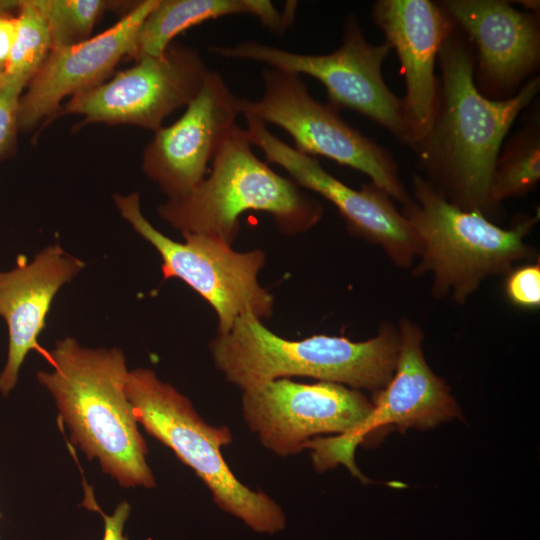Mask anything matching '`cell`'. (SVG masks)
Instances as JSON below:
<instances>
[{"label": "cell", "instance_id": "cell-1", "mask_svg": "<svg viewBox=\"0 0 540 540\" xmlns=\"http://www.w3.org/2000/svg\"><path fill=\"white\" fill-rule=\"evenodd\" d=\"M440 67L433 118L413 147L420 175L447 201L486 217L497 211L490 186L497 156L519 114L535 100L540 78L531 77L506 100L481 95L474 84V51L454 24L437 58Z\"/></svg>", "mask_w": 540, "mask_h": 540}, {"label": "cell", "instance_id": "cell-2", "mask_svg": "<svg viewBox=\"0 0 540 540\" xmlns=\"http://www.w3.org/2000/svg\"><path fill=\"white\" fill-rule=\"evenodd\" d=\"M51 371L38 382L52 395L72 444L122 487H155L145 441L126 394L128 369L119 348L92 349L65 337L45 351Z\"/></svg>", "mask_w": 540, "mask_h": 540}, {"label": "cell", "instance_id": "cell-3", "mask_svg": "<svg viewBox=\"0 0 540 540\" xmlns=\"http://www.w3.org/2000/svg\"><path fill=\"white\" fill-rule=\"evenodd\" d=\"M210 352L225 379L242 391L290 376L379 391L395 373L399 333L395 325L384 324L375 337L360 342L327 335L288 340L245 314L217 334Z\"/></svg>", "mask_w": 540, "mask_h": 540}, {"label": "cell", "instance_id": "cell-4", "mask_svg": "<svg viewBox=\"0 0 540 540\" xmlns=\"http://www.w3.org/2000/svg\"><path fill=\"white\" fill-rule=\"evenodd\" d=\"M251 146L246 130L236 125L203 181L160 204L159 216L183 236L197 234L229 245L238 235L240 216L250 210L271 214L286 234L312 228L322 217V206L261 161Z\"/></svg>", "mask_w": 540, "mask_h": 540}, {"label": "cell", "instance_id": "cell-5", "mask_svg": "<svg viewBox=\"0 0 540 540\" xmlns=\"http://www.w3.org/2000/svg\"><path fill=\"white\" fill-rule=\"evenodd\" d=\"M419 241L414 273L432 274V294L464 304L489 276L511 271L514 263L534 257L526 236L539 220L520 216L508 229L479 211L447 201L419 174L412 179L411 200L402 207Z\"/></svg>", "mask_w": 540, "mask_h": 540}, {"label": "cell", "instance_id": "cell-6", "mask_svg": "<svg viewBox=\"0 0 540 540\" xmlns=\"http://www.w3.org/2000/svg\"><path fill=\"white\" fill-rule=\"evenodd\" d=\"M126 394L137 423L196 473L222 511L259 533L285 528L280 505L265 492L244 485L224 460L221 449L233 439L228 427L205 422L187 397L151 369L129 371Z\"/></svg>", "mask_w": 540, "mask_h": 540}, {"label": "cell", "instance_id": "cell-7", "mask_svg": "<svg viewBox=\"0 0 540 540\" xmlns=\"http://www.w3.org/2000/svg\"><path fill=\"white\" fill-rule=\"evenodd\" d=\"M262 79L260 99L240 98L242 115L279 126L299 152L323 156L362 172L402 206L411 200L393 156L344 121L339 110L314 99L299 74L266 67Z\"/></svg>", "mask_w": 540, "mask_h": 540}, {"label": "cell", "instance_id": "cell-8", "mask_svg": "<svg viewBox=\"0 0 540 540\" xmlns=\"http://www.w3.org/2000/svg\"><path fill=\"white\" fill-rule=\"evenodd\" d=\"M391 50L387 42H368L353 14L344 21L341 46L329 54H300L256 41L209 47V52L221 57L251 60L311 76L326 88L331 106L362 114L411 148L402 100L388 88L382 76V64Z\"/></svg>", "mask_w": 540, "mask_h": 540}, {"label": "cell", "instance_id": "cell-9", "mask_svg": "<svg viewBox=\"0 0 540 540\" xmlns=\"http://www.w3.org/2000/svg\"><path fill=\"white\" fill-rule=\"evenodd\" d=\"M113 200L120 215L159 253L164 279H181L212 306L218 334L229 331L245 314L260 320L272 315L273 295L258 282L266 261L262 250L238 252L223 241L197 234L174 241L145 218L137 192L115 194Z\"/></svg>", "mask_w": 540, "mask_h": 540}, {"label": "cell", "instance_id": "cell-10", "mask_svg": "<svg viewBox=\"0 0 540 540\" xmlns=\"http://www.w3.org/2000/svg\"><path fill=\"white\" fill-rule=\"evenodd\" d=\"M208 72L198 50L171 43L163 55L143 57L109 81L73 95L55 118L76 114L83 116L77 127L104 123L155 132L195 98Z\"/></svg>", "mask_w": 540, "mask_h": 540}, {"label": "cell", "instance_id": "cell-11", "mask_svg": "<svg viewBox=\"0 0 540 540\" xmlns=\"http://www.w3.org/2000/svg\"><path fill=\"white\" fill-rule=\"evenodd\" d=\"M399 352L395 373L377 395L366 418L350 432L328 438H315L306 445L312 451L315 469L319 472L342 464L361 480L367 478L354 461L358 444L375 430L387 425L429 429L458 418L459 405L448 385L427 364L422 351L424 334L408 318L398 325Z\"/></svg>", "mask_w": 540, "mask_h": 540}, {"label": "cell", "instance_id": "cell-12", "mask_svg": "<svg viewBox=\"0 0 540 540\" xmlns=\"http://www.w3.org/2000/svg\"><path fill=\"white\" fill-rule=\"evenodd\" d=\"M372 408L359 390L324 381L280 378L242 394L245 424L266 449L282 457L304 451L318 435L350 432Z\"/></svg>", "mask_w": 540, "mask_h": 540}, {"label": "cell", "instance_id": "cell-13", "mask_svg": "<svg viewBox=\"0 0 540 540\" xmlns=\"http://www.w3.org/2000/svg\"><path fill=\"white\" fill-rule=\"evenodd\" d=\"M243 116L251 144L260 148L268 162L282 167L297 185L330 201L352 233L381 247L399 267H410L418 258V238L386 192L371 182L360 190L347 186L328 173L316 157L285 143L260 120Z\"/></svg>", "mask_w": 540, "mask_h": 540}, {"label": "cell", "instance_id": "cell-14", "mask_svg": "<svg viewBox=\"0 0 540 540\" xmlns=\"http://www.w3.org/2000/svg\"><path fill=\"white\" fill-rule=\"evenodd\" d=\"M240 98L209 70L195 98L173 124L161 127L144 150L142 170L168 196H182L208 173L241 114Z\"/></svg>", "mask_w": 540, "mask_h": 540}, {"label": "cell", "instance_id": "cell-15", "mask_svg": "<svg viewBox=\"0 0 540 540\" xmlns=\"http://www.w3.org/2000/svg\"><path fill=\"white\" fill-rule=\"evenodd\" d=\"M474 51V84L491 100L513 97L540 63L539 14L504 0L438 2Z\"/></svg>", "mask_w": 540, "mask_h": 540}, {"label": "cell", "instance_id": "cell-16", "mask_svg": "<svg viewBox=\"0 0 540 540\" xmlns=\"http://www.w3.org/2000/svg\"><path fill=\"white\" fill-rule=\"evenodd\" d=\"M159 0H143L112 27L76 45L52 49L19 101V132L50 123L61 102L103 83L123 58L137 53L140 29Z\"/></svg>", "mask_w": 540, "mask_h": 540}, {"label": "cell", "instance_id": "cell-17", "mask_svg": "<svg viewBox=\"0 0 540 540\" xmlns=\"http://www.w3.org/2000/svg\"><path fill=\"white\" fill-rule=\"evenodd\" d=\"M371 15L399 58L406 87L401 98L403 114L413 149L433 118L438 85L435 66L454 23L438 2L430 0H378Z\"/></svg>", "mask_w": 540, "mask_h": 540}, {"label": "cell", "instance_id": "cell-18", "mask_svg": "<svg viewBox=\"0 0 540 540\" xmlns=\"http://www.w3.org/2000/svg\"><path fill=\"white\" fill-rule=\"evenodd\" d=\"M85 263L59 244L49 245L31 261L17 257L10 271H0V316L8 328L5 367L0 374V393L7 396L16 386L21 366L31 350L42 352L38 337L55 295L72 281Z\"/></svg>", "mask_w": 540, "mask_h": 540}, {"label": "cell", "instance_id": "cell-19", "mask_svg": "<svg viewBox=\"0 0 540 540\" xmlns=\"http://www.w3.org/2000/svg\"><path fill=\"white\" fill-rule=\"evenodd\" d=\"M234 14L252 15V0H159L140 29L135 60L161 56L179 33Z\"/></svg>", "mask_w": 540, "mask_h": 540}, {"label": "cell", "instance_id": "cell-20", "mask_svg": "<svg viewBox=\"0 0 540 540\" xmlns=\"http://www.w3.org/2000/svg\"><path fill=\"white\" fill-rule=\"evenodd\" d=\"M538 108L532 110L522 127L501 146L490 186V200L496 211L504 200L530 193L540 180Z\"/></svg>", "mask_w": 540, "mask_h": 540}, {"label": "cell", "instance_id": "cell-21", "mask_svg": "<svg viewBox=\"0 0 540 540\" xmlns=\"http://www.w3.org/2000/svg\"><path fill=\"white\" fill-rule=\"evenodd\" d=\"M48 25L52 49L86 41L107 10H131L136 2L110 0H32Z\"/></svg>", "mask_w": 540, "mask_h": 540}, {"label": "cell", "instance_id": "cell-22", "mask_svg": "<svg viewBox=\"0 0 540 540\" xmlns=\"http://www.w3.org/2000/svg\"><path fill=\"white\" fill-rule=\"evenodd\" d=\"M51 50L52 40L46 20L32 0H21L15 40L3 75L18 79L27 86Z\"/></svg>", "mask_w": 540, "mask_h": 540}, {"label": "cell", "instance_id": "cell-23", "mask_svg": "<svg viewBox=\"0 0 540 540\" xmlns=\"http://www.w3.org/2000/svg\"><path fill=\"white\" fill-rule=\"evenodd\" d=\"M26 83L0 76V162L12 156L16 150L19 101Z\"/></svg>", "mask_w": 540, "mask_h": 540}, {"label": "cell", "instance_id": "cell-24", "mask_svg": "<svg viewBox=\"0 0 540 540\" xmlns=\"http://www.w3.org/2000/svg\"><path fill=\"white\" fill-rule=\"evenodd\" d=\"M505 292L509 300L521 308L540 305V264H527L509 271Z\"/></svg>", "mask_w": 540, "mask_h": 540}, {"label": "cell", "instance_id": "cell-25", "mask_svg": "<svg viewBox=\"0 0 540 540\" xmlns=\"http://www.w3.org/2000/svg\"><path fill=\"white\" fill-rule=\"evenodd\" d=\"M85 492V499L83 505L89 510L98 512L104 520V535L103 540H129L128 536L124 534L125 523L130 514V505L123 501L117 505L114 512L111 515L105 514L95 501L92 491Z\"/></svg>", "mask_w": 540, "mask_h": 540}, {"label": "cell", "instance_id": "cell-26", "mask_svg": "<svg viewBox=\"0 0 540 540\" xmlns=\"http://www.w3.org/2000/svg\"><path fill=\"white\" fill-rule=\"evenodd\" d=\"M296 2H288L286 9L280 12L271 1L253 0V14L269 30L282 34L294 20Z\"/></svg>", "mask_w": 540, "mask_h": 540}, {"label": "cell", "instance_id": "cell-27", "mask_svg": "<svg viewBox=\"0 0 540 540\" xmlns=\"http://www.w3.org/2000/svg\"><path fill=\"white\" fill-rule=\"evenodd\" d=\"M17 29V11L0 12V76L6 70Z\"/></svg>", "mask_w": 540, "mask_h": 540}, {"label": "cell", "instance_id": "cell-28", "mask_svg": "<svg viewBox=\"0 0 540 540\" xmlns=\"http://www.w3.org/2000/svg\"><path fill=\"white\" fill-rule=\"evenodd\" d=\"M514 3H519L521 6L525 8V11L532 12V13H538L540 10V2L536 0H520L515 1Z\"/></svg>", "mask_w": 540, "mask_h": 540}, {"label": "cell", "instance_id": "cell-29", "mask_svg": "<svg viewBox=\"0 0 540 540\" xmlns=\"http://www.w3.org/2000/svg\"><path fill=\"white\" fill-rule=\"evenodd\" d=\"M21 0H0V12L1 11H17L20 6Z\"/></svg>", "mask_w": 540, "mask_h": 540}, {"label": "cell", "instance_id": "cell-30", "mask_svg": "<svg viewBox=\"0 0 540 540\" xmlns=\"http://www.w3.org/2000/svg\"><path fill=\"white\" fill-rule=\"evenodd\" d=\"M0 518H1V513H0ZM1 540V539H0Z\"/></svg>", "mask_w": 540, "mask_h": 540}]
</instances>
